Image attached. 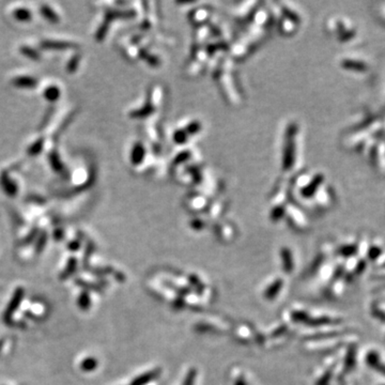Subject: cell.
I'll use <instances>...</instances> for the list:
<instances>
[{"label": "cell", "mask_w": 385, "mask_h": 385, "mask_svg": "<svg viewBox=\"0 0 385 385\" xmlns=\"http://www.w3.org/2000/svg\"><path fill=\"white\" fill-rule=\"evenodd\" d=\"M49 163L51 167H53L57 172H62L63 169H65V166H63L61 159H59L58 154L56 152H51L49 154Z\"/></svg>", "instance_id": "8992f818"}, {"label": "cell", "mask_w": 385, "mask_h": 385, "mask_svg": "<svg viewBox=\"0 0 385 385\" xmlns=\"http://www.w3.org/2000/svg\"><path fill=\"white\" fill-rule=\"evenodd\" d=\"M42 46L45 48H55V49H61V48H70L74 47L76 45L71 44L70 42H59V41H45L43 42Z\"/></svg>", "instance_id": "5b68a950"}, {"label": "cell", "mask_w": 385, "mask_h": 385, "mask_svg": "<svg viewBox=\"0 0 385 385\" xmlns=\"http://www.w3.org/2000/svg\"><path fill=\"white\" fill-rule=\"evenodd\" d=\"M193 381H194V373L191 372V373H189V375L187 376L186 381H185L184 385H192V384H193Z\"/></svg>", "instance_id": "8fae6325"}, {"label": "cell", "mask_w": 385, "mask_h": 385, "mask_svg": "<svg viewBox=\"0 0 385 385\" xmlns=\"http://www.w3.org/2000/svg\"><path fill=\"white\" fill-rule=\"evenodd\" d=\"M44 96L47 101L55 102L61 96V91L58 87H56V86H50V87L45 89Z\"/></svg>", "instance_id": "3957f363"}, {"label": "cell", "mask_w": 385, "mask_h": 385, "mask_svg": "<svg viewBox=\"0 0 385 385\" xmlns=\"http://www.w3.org/2000/svg\"><path fill=\"white\" fill-rule=\"evenodd\" d=\"M14 19L20 22H29L32 19V14L28 9L19 8L13 12Z\"/></svg>", "instance_id": "277c9868"}, {"label": "cell", "mask_w": 385, "mask_h": 385, "mask_svg": "<svg viewBox=\"0 0 385 385\" xmlns=\"http://www.w3.org/2000/svg\"><path fill=\"white\" fill-rule=\"evenodd\" d=\"M41 13L45 16V19L48 20L51 23H58L59 22V17L58 15L56 14V12L54 10H51L47 5H42L41 7Z\"/></svg>", "instance_id": "52a82bcc"}, {"label": "cell", "mask_w": 385, "mask_h": 385, "mask_svg": "<svg viewBox=\"0 0 385 385\" xmlns=\"http://www.w3.org/2000/svg\"><path fill=\"white\" fill-rule=\"evenodd\" d=\"M12 85L17 88H24V89H31L34 88L37 85V79L30 76H20L12 79Z\"/></svg>", "instance_id": "6da1fadb"}, {"label": "cell", "mask_w": 385, "mask_h": 385, "mask_svg": "<svg viewBox=\"0 0 385 385\" xmlns=\"http://www.w3.org/2000/svg\"><path fill=\"white\" fill-rule=\"evenodd\" d=\"M21 50H22V53L24 54L25 56H27V57H29L30 59H33V60H38L39 58H40V55L37 53L36 50H33L32 48H30V47H28V46H23L22 48H21Z\"/></svg>", "instance_id": "9c48e42d"}, {"label": "cell", "mask_w": 385, "mask_h": 385, "mask_svg": "<svg viewBox=\"0 0 385 385\" xmlns=\"http://www.w3.org/2000/svg\"><path fill=\"white\" fill-rule=\"evenodd\" d=\"M0 183H1V186L3 187V191L11 196H14L17 193V186L15 183L10 179L7 176V174H2L0 177Z\"/></svg>", "instance_id": "7a4b0ae2"}, {"label": "cell", "mask_w": 385, "mask_h": 385, "mask_svg": "<svg viewBox=\"0 0 385 385\" xmlns=\"http://www.w3.org/2000/svg\"><path fill=\"white\" fill-rule=\"evenodd\" d=\"M42 149H43V140L39 139L38 141L33 142L32 145L28 148L27 152L29 153V155H32L33 157V155H38L40 152H41Z\"/></svg>", "instance_id": "ba28073f"}, {"label": "cell", "mask_w": 385, "mask_h": 385, "mask_svg": "<svg viewBox=\"0 0 385 385\" xmlns=\"http://www.w3.org/2000/svg\"><path fill=\"white\" fill-rule=\"evenodd\" d=\"M79 59H80V57L78 55H76V56L73 57V58L71 59V61H68V67H67L68 72H74V71L76 70V68H77L78 63H79Z\"/></svg>", "instance_id": "30bf717a"}]
</instances>
